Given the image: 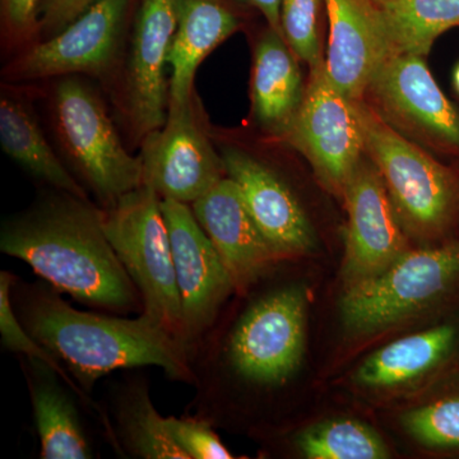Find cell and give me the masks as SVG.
<instances>
[{
	"mask_svg": "<svg viewBox=\"0 0 459 459\" xmlns=\"http://www.w3.org/2000/svg\"><path fill=\"white\" fill-rule=\"evenodd\" d=\"M342 195L349 214L343 261L347 287L377 276L410 249L385 180L370 160L356 166Z\"/></svg>",
	"mask_w": 459,
	"mask_h": 459,
	"instance_id": "cell-12",
	"label": "cell"
},
{
	"mask_svg": "<svg viewBox=\"0 0 459 459\" xmlns=\"http://www.w3.org/2000/svg\"><path fill=\"white\" fill-rule=\"evenodd\" d=\"M11 303L23 328L62 362L90 397L108 374L147 367L160 368L172 382L192 385L186 344L142 314L128 318L83 312L45 281L29 282L18 276Z\"/></svg>",
	"mask_w": 459,
	"mask_h": 459,
	"instance_id": "cell-3",
	"label": "cell"
},
{
	"mask_svg": "<svg viewBox=\"0 0 459 459\" xmlns=\"http://www.w3.org/2000/svg\"><path fill=\"white\" fill-rule=\"evenodd\" d=\"M178 0H141L126 74V107L138 137L161 128L168 117L169 65L177 29Z\"/></svg>",
	"mask_w": 459,
	"mask_h": 459,
	"instance_id": "cell-14",
	"label": "cell"
},
{
	"mask_svg": "<svg viewBox=\"0 0 459 459\" xmlns=\"http://www.w3.org/2000/svg\"><path fill=\"white\" fill-rule=\"evenodd\" d=\"M329 80L350 100L364 99L379 69L395 51L374 0H325Z\"/></svg>",
	"mask_w": 459,
	"mask_h": 459,
	"instance_id": "cell-16",
	"label": "cell"
},
{
	"mask_svg": "<svg viewBox=\"0 0 459 459\" xmlns=\"http://www.w3.org/2000/svg\"><path fill=\"white\" fill-rule=\"evenodd\" d=\"M234 316L213 325L188 349L195 395L184 413L207 421L235 388L268 394L300 369L307 334V291L298 283L252 294Z\"/></svg>",
	"mask_w": 459,
	"mask_h": 459,
	"instance_id": "cell-1",
	"label": "cell"
},
{
	"mask_svg": "<svg viewBox=\"0 0 459 459\" xmlns=\"http://www.w3.org/2000/svg\"><path fill=\"white\" fill-rule=\"evenodd\" d=\"M54 110L69 160L102 210L143 186L141 156H132L123 146L92 87L74 77L60 81L54 91Z\"/></svg>",
	"mask_w": 459,
	"mask_h": 459,
	"instance_id": "cell-5",
	"label": "cell"
},
{
	"mask_svg": "<svg viewBox=\"0 0 459 459\" xmlns=\"http://www.w3.org/2000/svg\"><path fill=\"white\" fill-rule=\"evenodd\" d=\"M143 186L162 199L192 204L228 177L199 120L193 99L168 108L161 128L148 133L141 152Z\"/></svg>",
	"mask_w": 459,
	"mask_h": 459,
	"instance_id": "cell-8",
	"label": "cell"
},
{
	"mask_svg": "<svg viewBox=\"0 0 459 459\" xmlns=\"http://www.w3.org/2000/svg\"><path fill=\"white\" fill-rule=\"evenodd\" d=\"M238 2L258 9L265 20H267L272 31L283 36L282 25H281V5H282V0H238Z\"/></svg>",
	"mask_w": 459,
	"mask_h": 459,
	"instance_id": "cell-32",
	"label": "cell"
},
{
	"mask_svg": "<svg viewBox=\"0 0 459 459\" xmlns=\"http://www.w3.org/2000/svg\"><path fill=\"white\" fill-rule=\"evenodd\" d=\"M304 92L298 56L270 29L256 45L253 65V108L259 124L268 132L289 133Z\"/></svg>",
	"mask_w": 459,
	"mask_h": 459,
	"instance_id": "cell-21",
	"label": "cell"
},
{
	"mask_svg": "<svg viewBox=\"0 0 459 459\" xmlns=\"http://www.w3.org/2000/svg\"><path fill=\"white\" fill-rule=\"evenodd\" d=\"M96 0H42L39 8V27L45 36L62 31L81 16Z\"/></svg>",
	"mask_w": 459,
	"mask_h": 459,
	"instance_id": "cell-30",
	"label": "cell"
},
{
	"mask_svg": "<svg viewBox=\"0 0 459 459\" xmlns=\"http://www.w3.org/2000/svg\"><path fill=\"white\" fill-rule=\"evenodd\" d=\"M455 87H457V90L459 92V65H458V68L455 69Z\"/></svg>",
	"mask_w": 459,
	"mask_h": 459,
	"instance_id": "cell-33",
	"label": "cell"
},
{
	"mask_svg": "<svg viewBox=\"0 0 459 459\" xmlns=\"http://www.w3.org/2000/svg\"><path fill=\"white\" fill-rule=\"evenodd\" d=\"M31 401L41 459H92L95 448L82 418L78 395L53 368L18 355ZM82 403V402H81ZM83 406V404H82Z\"/></svg>",
	"mask_w": 459,
	"mask_h": 459,
	"instance_id": "cell-19",
	"label": "cell"
},
{
	"mask_svg": "<svg viewBox=\"0 0 459 459\" xmlns=\"http://www.w3.org/2000/svg\"><path fill=\"white\" fill-rule=\"evenodd\" d=\"M161 201L155 190L142 186L102 210V226L115 255L140 292L142 316L186 344L171 241Z\"/></svg>",
	"mask_w": 459,
	"mask_h": 459,
	"instance_id": "cell-4",
	"label": "cell"
},
{
	"mask_svg": "<svg viewBox=\"0 0 459 459\" xmlns=\"http://www.w3.org/2000/svg\"><path fill=\"white\" fill-rule=\"evenodd\" d=\"M289 134L323 183L342 193L365 153L364 140L352 100L332 83L325 65L313 69Z\"/></svg>",
	"mask_w": 459,
	"mask_h": 459,
	"instance_id": "cell-9",
	"label": "cell"
},
{
	"mask_svg": "<svg viewBox=\"0 0 459 459\" xmlns=\"http://www.w3.org/2000/svg\"><path fill=\"white\" fill-rule=\"evenodd\" d=\"M0 143L3 151L35 179L50 188L90 199L86 188L45 140L29 105L9 93H3L0 101Z\"/></svg>",
	"mask_w": 459,
	"mask_h": 459,
	"instance_id": "cell-22",
	"label": "cell"
},
{
	"mask_svg": "<svg viewBox=\"0 0 459 459\" xmlns=\"http://www.w3.org/2000/svg\"><path fill=\"white\" fill-rule=\"evenodd\" d=\"M395 54L428 56L442 33L459 25V0H374Z\"/></svg>",
	"mask_w": 459,
	"mask_h": 459,
	"instance_id": "cell-24",
	"label": "cell"
},
{
	"mask_svg": "<svg viewBox=\"0 0 459 459\" xmlns=\"http://www.w3.org/2000/svg\"><path fill=\"white\" fill-rule=\"evenodd\" d=\"M42 0H2L5 29L14 39L27 38L39 26Z\"/></svg>",
	"mask_w": 459,
	"mask_h": 459,
	"instance_id": "cell-31",
	"label": "cell"
},
{
	"mask_svg": "<svg viewBox=\"0 0 459 459\" xmlns=\"http://www.w3.org/2000/svg\"><path fill=\"white\" fill-rule=\"evenodd\" d=\"M135 370L115 380L101 404L99 424L108 446L124 458L188 459L153 404L150 380Z\"/></svg>",
	"mask_w": 459,
	"mask_h": 459,
	"instance_id": "cell-18",
	"label": "cell"
},
{
	"mask_svg": "<svg viewBox=\"0 0 459 459\" xmlns=\"http://www.w3.org/2000/svg\"><path fill=\"white\" fill-rule=\"evenodd\" d=\"M129 3L131 0H96L62 31L21 54L5 74L18 81L104 74L119 50Z\"/></svg>",
	"mask_w": 459,
	"mask_h": 459,
	"instance_id": "cell-11",
	"label": "cell"
},
{
	"mask_svg": "<svg viewBox=\"0 0 459 459\" xmlns=\"http://www.w3.org/2000/svg\"><path fill=\"white\" fill-rule=\"evenodd\" d=\"M459 281V244L409 250L377 276L346 287L344 327L368 333L413 316L451 291Z\"/></svg>",
	"mask_w": 459,
	"mask_h": 459,
	"instance_id": "cell-7",
	"label": "cell"
},
{
	"mask_svg": "<svg viewBox=\"0 0 459 459\" xmlns=\"http://www.w3.org/2000/svg\"><path fill=\"white\" fill-rule=\"evenodd\" d=\"M238 26V17L221 0H178L177 29L169 53V107L188 104L199 65Z\"/></svg>",
	"mask_w": 459,
	"mask_h": 459,
	"instance_id": "cell-20",
	"label": "cell"
},
{
	"mask_svg": "<svg viewBox=\"0 0 459 459\" xmlns=\"http://www.w3.org/2000/svg\"><path fill=\"white\" fill-rule=\"evenodd\" d=\"M365 155L382 175L389 197L411 228L422 234L442 229L455 205L449 171L391 126L364 99L352 100Z\"/></svg>",
	"mask_w": 459,
	"mask_h": 459,
	"instance_id": "cell-6",
	"label": "cell"
},
{
	"mask_svg": "<svg viewBox=\"0 0 459 459\" xmlns=\"http://www.w3.org/2000/svg\"><path fill=\"white\" fill-rule=\"evenodd\" d=\"M457 331L439 325L386 344L369 356L355 379L369 388H388L425 376L451 351Z\"/></svg>",
	"mask_w": 459,
	"mask_h": 459,
	"instance_id": "cell-23",
	"label": "cell"
},
{
	"mask_svg": "<svg viewBox=\"0 0 459 459\" xmlns=\"http://www.w3.org/2000/svg\"><path fill=\"white\" fill-rule=\"evenodd\" d=\"M319 9L320 0H282L281 5L283 38L312 71L325 62L319 40Z\"/></svg>",
	"mask_w": 459,
	"mask_h": 459,
	"instance_id": "cell-28",
	"label": "cell"
},
{
	"mask_svg": "<svg viewBox=\"0 0 459 459\" xmlns=\"http://www.w3.org/2000/svg\"><path fill=\"white\" fill-rule=\"evenodd\" d=\"M411 437L430 448H459V397L443 398L402 416Z\"/></svg>",
	"mask_w": 459,
	"mask_h": 459,
	"instance_id": "cell-27",
	"label": "cell"
},
{
	"mask_svg": "<svg viewBox=\"0 0 459 459\" xmlns=\"http://www.w3.org/2000/svg\"><path fill=\"white\" fill-rule=\"evenodd\" d=\"M190 207L221 256L237 291L280 264L231 178H223Z\"/></svg>",
	"mask_w": 459,
	"mask_h": 459,
	"instance_id": "cell-17",
	"label": "cell"
},
{
	"mask_svg": "<svg viewBox=\"0 0 459 459\" xmlns=\"http://www.w3.org/2000/svg\"><path fill=\"white\" fill-rule=\"evenodd\" d=\"M368 92L380 115L400 131L443 146H459V114L415 54H394ZM397 129V131H398Z\"/></svg>",
	"mask_w": 459,
	"mask_h": 459,
	"instance_id": "cell-13",
	"label": "cell"
},
{
	"mask_svg": "<svg viewBox=\"0 0 459 459\" xmlns=\"http://www.w3.org/2000/svg\"><path fill=\"white\" fill-rule=\"evenodd\" d=\"M169 431L188 459H232L235 455L223 444L212 425L184 413L166 418Z\"/></svg>",
	"mask_w": 459,
	"mask_h": 459,
	"instance_id": "cell-29",
	"label": "cell"
},
{
	"mask_svg": "<svg viewBox=\"0 0 459 459\" xmlns=\"http://www.w3.org/2000/svg\"><path fill=\"white\" fill-rule=\"evenodd\" d=\"M0 252L25 262L60 294L98 312H143L137 287L115 255L102 208L50 188L0 228Z\"/></svg>",
	"mask_w": 459,
	"mask_h": 459,
	"instance_id": "cell-2",
	"label": "cell"
},
{
	"mask_svg": "<svg viewBox=\"0 0 459 459\" xmlns=\"http://www.w3.org/2000/svg\"><path fill=\"white\" fill-rule=\"evenodd\" d=\"M296 449L310 459H385L388 446L374 429L356 420L336 419L304 429Z\"/></svg>",
	"mask_w": 459,
	"mask_h": 459,
	"instance_id": "cell-25",
	"label": "cell"
},
{
	"mask_svg": "<svg viewBox=\"0 0 459 459\" xmlns=\"http://www.w3.org/2000/svg\"><path fill=\"white\" fill-rule=\"evenodd\" d=\"M226 174L237 183L263 238L281 262L312 252V223L286 181L255 156L228 147L222 151Z\"/></svg>",
	"mask_w": 459,
	"mask_h": 459,
	"instance_id": "cell-15",
	"label": "cell"
},
{
	"mask_svg": "<svg viewBox=\"0 0 459 459\" xmlns=\"http://www.w3.org/2000/svg\"><path fill=\"white\" fill-rule=\"evenodd\" d=\"M183 314L186 349L213 325L237 287L190 204L162 199Z\"/></svg>",
	"mask_w": 459,
	"mask_h": 459,
	"instance_id": "cell-10",
	"label": "cell"
},
{
	"mask_svg": "<svg viewBox=\"0 0 459 459\" xmlns=\"http://www.w3.org/2000/svg\"><path fill=\"white\" fill-rule=\"evenodd\" d=\"M14 280H16V274L11 273L9 271L0 272V337H2L3 349L14 352L16 355L38 359L53 368L62 377L66 385L78 395L84 409L89 410L100 421L102 416L101 404L84 394L68 370L63 367L62 362L57 360L47 347L38 342L21 325L11 303V290Z\"/></svg>",
	"mask_w": 459,
	"mask_h": 459,
	"instance_id": "cell-26",
	"label": "cell"
}]
</instances>
